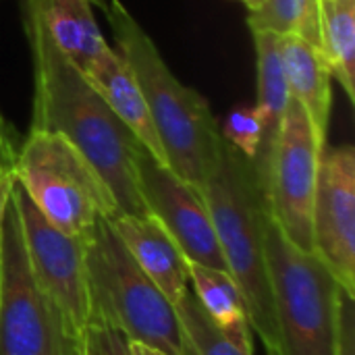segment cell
Masks as SVG:
<instances>
[{"mask_svg":"<svg viewBox=\"0 0 355 355\" xmlns=\"http://www.w3.org/2000/svg\"><path fill=\"white\" fill-rule=\"evenodd\" d=\"M129 354L131 355H166L164 352L152 347V345H146L141 341H129Z\"/></svg>","mask_w":355,"mask_h":355,"instance_id":"obj_26","label":"cell"},{"mask_svg":"<svg viewBox=\"0 0 355 355\" xmlns=\"http://www.w3.org/2000/svg\"><path fill=\"white\" fill-rule=\"evenodd\" d=\"M200 193L208 206L227 272L245 297L252 331L266 355H275L277 322L264 248L266 202L252 160L220 139Z\"/></svg>","mask_w":355,"mask_h":355,"instance_id":"obj_3","label":"cell"},{"mask_svg":"<svg viewBox=\"0 0 355 355\" xmlns=\"http://www.w3.org/2000/svg\"><path fill=\"white\" fill-rule=\"evenodd\" d=\"M17 148L19 146L15 144V131L10 129V125L0 114V150L2 152H15Z\"/></svg>","mask_w":355,"mask_h":355,"instance_id":"obj_25","label":"cell"},{"mask_svg":"<svg viewBox=\"0 0 355 355\" xmlns=\"http://www.w3.org/2000/svg\"><path fill=\"white\" fill-rule=\"evenodd\" d=\"M218 129H220L223 139L229 146L239 150L250 160L256 158L260 141H262V121H260V114H258L256 106H237V108H233L227 114L223 127H218Z\"/></svg>","mask_w":355,"mask_h":355,"instance_id":"obj_21","label":"cell"},{"mask_svg":"<svg viewBox=\"0 0 355 355\" xmlns=\"http://www.w3.org/2000/svg\"><path fill=\"white\" fill-rule=\"evenodd\" d=\"M264 248L277 322L275 355H335L343 291L314 252L297 248L264 216Z\"/></svg>","mask_w":355,"mask_h":355,"instance_id":"obj_5","label":"cell"},{"mask_svg":"<svg viewBox=\"0 0 355 355\" xmlns=\"http://www.w3.org/2000/svg\"><path fill=\"white\" fill-rule=\"evenodd\" d=\"M324 148L308 112L289 100L260 185L277 227L306 252H312V208Z\"/></svg>","mask_w":355,"mask_h":355,"instance_id":"obj_8","label":"cell"},{"mask_svg":"<svg viewBox=\"0 0 355 355\" xmlns=\"http://www.w3.org/2000/svg\"><path fill=\"white\" fill-rule=\"evenodd\" d=\"M12 198L19 210L33 275L62 312L73 335L81 341L89 322L85 239L71 237L50 225L17 179L12 181Z\"/></svg>","mask_w":355,"mask_h":355,"instance_id":"obj_9","label":"cell"},{"mask_svg":"<svg viewBox=\"0 0 355 355\" xmlns=\"http://www.w3.org/2000/svg\"><path fill=\"white\" fill-rule=\"evenodd\" d=\"M185 355H250L233 345L206 316L193 289H189L175 306Z\"/></svg>","mask_w":355,"mask_h":355,"instance_id":"obj_20","label":"cell"},{"mask_svg":"<svg viewBox=\"0 0 355 355\" xmlns=\"http://www.w3.org/2000/svg\"><path fill=\"white\" fill-rule=\"evenodd\" d=\"M21 10L33 60L29 129L58 133L73 144L108 187L119 214H148L137 181L141 146L112 114L85 73L60 52L35 4L21 0Z\"/></svg>","mask_w":355,"mask_h":355,"instance_id":"obj_1","label":"cell"},{"mask_svg":"<svg viewBox=\"0 0 355 355\" xmlns=\"http://www.w3.org/2000/svg\"><path fill=\"white\" fill-rule=\"evenodd\" d=\"M279 52L291 100L308 112L318 137L327 144L333 104V73L324 54L320 48L297 35H279Z\"/></svg>","mask_w":355,"mask_h":355,"instance_id":"obj_14","label":"cell"},{"mask_svg":"<svg viewBox=\"0 0 355 355\" xmlns=\"http://www.w3.org/2000/svg\"><path fill=\"white\" fill-rule=\"evenodd\" d=\"M355 297L341 291L337 310V343L335 355H355Z\"/></svg>","mask_w":355,"mask_h":355,"instance_id":"obj_23","label":"cell"},{"mask_svg":"<svg viewBox=\"0 0 355 355\" xmlns=\"http://www.w3.org/2000/svg\"><path fill=\"white\" fill-rule=\"evenodd\" d=\"M191 289L212 324L241 352L254 355V331L245 297L227 270L189 262Z\"/></svg>","mask_w":355,"mask_h":355,"instance_id":"obj_15","label":"cell"},{"mask_svg":"<svg viewBox=\"0 0 355 355\" xmlns=\"http://www.w3.org/2000/svg\"><path fill=\"white\" fill-rule=\"evenodd\" d=\"M237 2H241L250 12H256V10H260V8L264 6L266 0H237Z\"/></svg>","mask_w":355,"mask_h":355,"instance_id":"obj_27","label":"cell"},{"mask_svg":"<svg viewBox=\"0 0 355 355\" xmlns=\"http://www.w3.org/2000/svg\"><path fill=\"white\" fill-rule=\"evenodd\" d=\"M102 10L110 23L116 52L146 98L168 168L200 189L223 139L208 100L173 75L152 37L121 0L106 2Z\"/></svg>","mask_w":355,"mask_h":355,"instance_id":"obj_2","label":"cell"},{"mask_svg":"<svg viewBox=\"0 0 355 355\" xmlns=\"http://www.w3.org/2000/svg\"><path fill=\"white\" fill-rule=\"evenodd\" d=\"M312 252L337 285L355 297V150L324 148L314 208Z\"/></svg>","mask_w":355,"mask_h":355,"instance_id":"obj_10","label":"cell"},{"mask_svg":"<svg viewBox=\"0 0 355 355\" xmlns=\"http://www.w3.org/2000/svg\"><path fill=\"white\" fill-rule=\"evenodd\" d=\"M79 355H131L129 339L110 327L89 322L81 335Z\"/></svg>","mask_w":355,"mask_h":355,"instance_id":"obj_22","label":"cell"},{"mask_svg":"<svg viewBox=\"0 0 355 355\" xmlns=\"http://www.w3.org/2000/svg\"><path fill=\"white\" fill-rule=\"evenodd\" d=\"M85 275L89 322L110 327L129 341H141L166 355H185L173 304L137 266L106 216L85 239Z\"/></svg>","mask_w":355,"mask_h":355,"instance_id":"obj_4","label":"cell"},{"mask_svg":"<svg viewBox=\"0 0 355 355\" xmlns=\"http://www.w3.org/2000/svg\"><path fill=\"white\" fill-rule=\"evenodd\" d=\"M108 220L137 266L175 306L191 289L189 260L177 241L152 214H114Z\"/></svg>","mask_w":355,"mask_h":355,"instance_id":"obj_12","label":"cell"},{"mask_svg":"<svg viewBox=\"0 0 355 355\" xmlns=\"http://www.w3.org/2000/svg\"><path fill=\"white\" fill-rule=\"evenodd\" d=\"M83 73L92 81L96 92L104 98L112 114L129 129L135 141L160 164L168 166L146 98L123 56L116 50L108 48Z\"/></svg>","mask_w":355,"mask_h":355,"instance_id":"obj_13","label":"cell"},{"mask_svg":"<svg viewBox=\"0 0 355 355\" xmlns=\"http://www.w3.org/2000/svg\"><path fill=\"white\" fill-rule=\"evenodd\" d=\"M17 150L15 152H2L0 150V229H2V216H4L6 200L10 196V187H12V181H15Z\"/></svg>","mask_w":355,"mask_h":355,"instance_id":"obj_24","label":"cell"},{"mask_svg":"<svg viewBox=\"0 0 355 355\" xmlns=\"http://www.w3.org/2000/svg\"><path fill=\"white\" fill-rule=\"evenodd\" d=\"M254 46H256V58H258V114L262 121V141L258 148L256 158L252 160L258 179H262L275 141L279 137V129L287 110V104L291 100L283 64H281V52H279V35L270 31H252Z\"/></svg>","mask_w":355,"mask_h":355,"instance_id":"obj_17","label":"cell"},{"mask_svg":"<svg viewBox=\"0 0 355 355\" xmlns=\"http://www.w3.org/2000/svg\"><path fill=\"white\" fill-rule=\"evenodd\" d=\"M15 179L44 218L71 237L87 239L100 218L119 214L100 175L58 133L29 129L17 150Z\"/></svg>","mask_w":355,"mask_h":355,"instance_id":"obj_6","label":"cell"},{"mask_svg":"<svg viewBox=\"0 0 355 355\" xmlns=\"http://www.w3.org/2000/svg\"><path fill=\"white\" fill-rule=\"evenodd\" d=\"M322 54L349 102H355V0H320Z\"/></svg>","mask_w":355,"mask_h":355,"instance_id":"obj_18","label":"cell"},{"mask_svg":"<svg viewBox=\"0 0 355 355\" xmlns=\"http://www.w3.org/2000/svg\"><path fill=\"white\" fill-rule=\"evenodd\" d=\"M252 31H270L275 35H297L322 52L320 0H266L256 12H250Z\"/></svg>","mask_w":355,"mask_h":355,"instance_id":"obj_19","label":"cell"},{"mask_svg":"<svg viewBox=\"0 0 355 355\" xmlns=\"http://www.w3.org/2000/svg\"><path fill=\"white\" fill-rule=\"evenodd\" d=\"M137 181L148 214L177 241L191 264L227 270L208 206L200 189L185 183L144 148L137 152Z\"/></svg>","mask_w":355,"mask_h":355,"instance_id":"obj_11","label":"cell"},{"mask_svg":"<svg viewBox=\"0 0 355 355\" xmlns=\"http://www.w3.org/2000/svg\"><path fill=\"white\" fill-rule=\"evenodd\" d=\"M94 2H96V4H98L100 8H104V4H106V0H94Z\"/></svg>","mask_w":355,"mask_h":355,"instance_id":"obj_28","label":"cell"},{"mask_svg":"<svg viewBox=\"0 0 355 355\" xmlns=\"http://www.w3.org/2000/svg\"><path fill=\"white\" fill-rule=\"evenodd\" d=\"M60 52L87 71L110 46L94 17V0H31Z\"/></svg>","mask_w":355,"mask_h":355,"instance_id":"obj_16","label":"cell"},{"mask_svg":"<svg viewBox=\"0 0 355 355\" xmlns=\"http://www.w3.org/2000/svg\"><path fill=\"white\" fill-rule=\"evenodd\" d=\"M79 349L81 341L33 275L10 187L0 229V355H79Z\"/></svg>","mask_w":355,"mask_h":355,"instance_id":"obj_7","label":"cell"}]
</instances>
